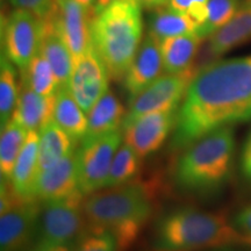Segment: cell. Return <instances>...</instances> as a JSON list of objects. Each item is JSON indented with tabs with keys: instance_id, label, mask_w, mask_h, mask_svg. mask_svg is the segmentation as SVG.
Masks as SVG:
<instances>
[{
	"instance_id": "10",
	"label": "cell",
	"mask_w": 251,
	"mask_h": 251,
	"mask_svg": "<svg viewBox=\"0 0 251 251\" xmlns=\"http://www.w3.org/2000/svg\"><path fill=\"white\" fill-rule=\"evenodd\" d=\"M179 108L148 113L122 127L125 143L142 157L151 155L163 146L177 124Z\"/></svg>"
},
{
	"instance_id": "20",
	"label": "cell",
	"mask_w": 251,
	"mask_h": 251,
	"mask_svg": "<svg viewBox=\"0 0 251 251\" xmlns=\"http://www.w3.org/2000/svg\"><path fill=\"white\" fill-rule=\"evenodd\" d=\"M126 114V108L120 100L111 91H107L87 113L89 125L84 139H92L122 130Z\"/></svg>"
},
{
	"instance_id": "36",
	"label": "cell",
	"mask_w": 251,
	"mask_h": 251,
	"mask_svg": "<svg viewBox=\"0 0 251 251\" xmlns=\"http://www.w3.org/2000/svg\"><path fill=\"white\" fill-rule=\"evenodd\" d=\"M71 246H57V247H50V248H41L33 246L30 249L27 251H71Z\"/></svg>"
},
{
	"instance_id": "2",
	"label": "cell",
	"mask_w": 251,
	"mask_h": 251,
	"mask_svg": "<svg viewBox=\"0 0 251 251\" xmlns=\"http://www.w3.org/2000/svg\"><path fill=\"white\" fill-rule=\"evenodd\" d=\"M229 246L251 247V236L242 233L221 213L185 207L157 222L153 251H201Z\"/></svg>"
},
{
	"instance_id": "31",
	"label": "cell",
	"mask_w": 251,
	"mask_h": 251,
	"mask_svg": "<svg viewBox=\"0 0 251 251\" xmlns=\"http://www.w3.org/2000/svg\"><path fill=\"white\" fill-rule=\"evenodd\" d=\"M208 2L209 0H170L169 6L175 11L190 15L200 27L206 20Z\"/></svg>"
},
{
	"instance_id": "18",
	"label": "cell",
	"mask_w": 251,
	"mask_h": 251,
	"mask_svg": "<svg viewBox=\"0 0 251 251\" xmlns=\"http://www.w3.org/2000/svg\"><path fill=\"white\" fill-rule=\"evenodd\" d=\"M251 40V0L240 9L224 27L209 36L208 51L214 57Z\"/></svg>"
},
{
	"instance_id": "35",
	"label": "cell",
	"mask_w": 251,
	"mask_h": 251,
	"mask_svg": "<svg viewBox=\"0 0 251 251\" xmlns=\"http://www.w3.org/2000/svg\"><path fill=\"white\" fill-rule=\"evenodd\" d=\"M140 2L142 7L146 8H157L161 7V6H164L166 4H169L170 0H137Z\"/></svg>"
},
{
	"instance_id": "8",
	"label": "cell",
	"mask_w": 251,
	"mask_h": 251,
	"mask_svg": "<svg viewBox=\"0 0 251 251\" xmlns=\"http://www.w3.org/2000/svg\"><path fill=\"white\" fill-rule=\"evenodd\" d=\"M42 20L25 9L15 8L2 19V55L23 71L39 54Z\"/></svg>"
},
{
	"instance_id": "12",
	"label": "cell",
	"mask_w": 251,
	"mask_h": 251,
	"mask_svg": "<svg viewBox=\"0 0 251 251\" xmlns=\"http://www.w3.org/2000/svg\"><path fill=\"white\" fill-rule=\"evenodd\" d=\"M51 18L68 48L70 49L75 62L78 61L92 46V12L76 0H56Z\"/></svg>"
},
{
	"instance_id": "14",
	"label": "cell",
	"mask_w": 251,
	"mask_h": 251,
	"mask_svg": "<svg viewBox=\"0 0 251 251\" xmlns=\"http://www.w3.org/2000/svg\"><path fill=\"white\" fill-rule=\"evenodd\" d=\"M164 70L161 42L148 34L141 42L136 55L124 78V87L131 102L139 94L161 77Z\"/></svg>"
},
{
	"instance_id": "7",
	"label": "cell",
	"mask_w": 251,
	"mask_h": 251,
	"mask_svg": "<svg viewBox=\"0 0 251 251\" xmlns=\"http://www.w3.org/2000/svg\"><path fill=\"white\" fill-rule=\"evenodd\" d=\"M122 142L121 130L81 140L75 152L78 188L83 196H90L105 188L113 158Z\"/></svg>"
},
{
	"instance_id": "19",
	"label": "cell",
	"mask_w": 251,
	"mask_h": 251,
	"mask_svg": "<svg viewBox=\"0 0 251 251\" xmlns=\"http://www.w3.org/2000/svg\"><path fill=\"white\" fill-rule=\"evenodd\" d=\"M55 96L43 97L21 84L17 107L12 119L17 120L28 130H40L52 120Z\"/></svg>"
},
{
	"instance_id": "6",
	"label": "cell",
	"mask_w": 251,
	"mask_h": 251,
	"mask_svg": "<svg viewBox=\"0 0 251 251\" xmlns=\"http://www.w3.org/2000/svg\"><path fill=\"white\" fill-rule=\"evenodd\" d=\"M83 193L46 202L35 247L74 246L85 231L87 222L83 209Z\"/></svg>"
},
{
	"instance_id": "37",
	"label": "cell",
	"mask_w": 251,
	"mask_h": 251,
	"mask_svg": "<svg viewBox=\"0 0 251 251\" xmlns=\"http://www.w3.org/2000/svg\"><path fill=\"white\" fill-rule=\"evenodd\" d=\"M113 1H114V0H97L96 5H94V8H93V17L100 13L101 11H103V9L107 7L108 5H111Z\"/></svg>"
},
{
	"instance_id": "30",
	"label": "cell",
	"mask_w": 251,
	"mask_h": 251,
	"mask_svg": "<svg viewBox=\"0 0 251 251\" xmlns=\"http://www.w3.org/2000/svg\"><path fill=\"white\" fill-rule=\"evenodd\" d=\"M71 251H121V248L111 231L86 227Z\"/></svg>"
},
{
	"instance_id": "9",
	"label": "cell",
	"mask_w": 251,
	"mask_h": 251,
	"mask_svg": "<svg viewBox=\"0 0 251 251\" xmlns=\"http://www.w3.org/2000/svg\"><path fill=\"white\" fill-rule=\"evenodd\" d=\"M197 71L192 67L183 72L166 74L159 77L129 102V109L122 127L148 113L179 108Z\"/></svg>"
},
{
	"instance_id": "38",
	"label": "cell",
	"mask_w": 251,
	"mask_h": 251,
	"mask_svg": "<svg viewBox=\"0 0 251 251\" xmlns=\"http://www.w3.org/2000/svg\"><path fill=\"white\" fill-rule=\"evenodd\" d=\"M76 1L79 2L80 5H83L84 7L90 9V11L92 12V15H93V8H94V5H96L97 0H76Z\"/></svg>"
},
{
	"instance_id": "11",
	"label": "cell",
	"mask_w": 251,
	"mask_h": 251,
	"mask_svg": "<svg viewBox=\"0 0 251 251\" xmlns=\"http://www.w3.org/2000/svg\"><path fill=\"white\" fill-rule=\"evenodd\" d=\"M108 71L93 46L75 62L69 90L85 113L108 91Z\"/></svg>"
},
{
	"instance_id": "17",
	"label": "cell",
	"mask_w": 251,
	"mask_h": 251,
	"mask_svg": "<svg viewBox=\"0 0 251 251\" xmlns=\"http://www.w3.org/2000/svg\"><path fill=\"white\" fill-rule=\"evenodd\" d=\"M39 174V130H29L9 181L19 196L36 198L35 187Z\"/></svg>"
},
{
	"instance_id": "29",
	"label": "cell",
	"mask_w": 251,
	"mask_h": 251,
	"mask_svg": "<svg viewBox=\"0 0 251 251\" xmlns=\"http://www.w3.org/2000/svg\"><path fill=\"white\" fill-rule=\"evenodd\" d=\"M241 6V0H209L206 20L197 33L202 39L212 36L236 14Z\"/></svg>"
},
{
	"instance_id": "3",
	"label": "cell",
	"mask_w": 251,
	"mask_h": 251,
	"mask_svg": "<svg viewBox=\"0 0 251 251\" xmlns=\"http://www.w3.org/2000/svg\"><path fill=\"white\" fill-rule=\"evenodd\" d=\"M87 227L108 230L121 251L135 242L152 214V198L143 184L130 183L90 194L83 201Z\"/></svg>"
},
{
	"instance_id": "4",
	"label": "cell",
	"mask_w": 251,
	"mask_h": 251,
	"mask_svg": "<svg viewBox=\"0 0 251 251\" xmlns=\"http://www.w3.org/2000/svg\"><path fill=\"white\" fill-rule=\"evenodd\" d=\"M142 37V6L137 0H114L92 18L91 42L113 80H124Z\"/></svg>"
},
{
	"instance_id": "24",
	"label": "cell",
	"mask_w": 251,
	"mask_h": 251,
	"mask_svg": "<svg viewBox=\"0 0 251 251\" xmlns=\"http://www.w3.org/2000/svg\"><path fill=\"white\" fill-rule=\"evenodd\" d=\"M153 9L155 11L148 20V34L159 42L169 37L186 35L198 31V24L186 13L175 11L170 6L165 8L161 6Z\"/></svg>"
},
{
	"instance_id": "33",
	"label": "cell",
	"mask_w": 251,
	"mask_h": 251,
	"mask_svg": "<svg viewBox=\"0 0 251 251\" xmlns=\"http://www.w3.org/2000/svg\"><path fill=\"white\" fill-rule=\"evenodd\" d=\"M235 226L244 234L251 236V206L243 208L235 219Z\"/></svg>"
},
{
	"instance_id": "15",
	"label": "cell",
	"mask_w": 251,
	"mask_h": 251,
	"mask_svg": "<svg viewBox=\"0 0 251 251\" xmlns=\"http://www.w3.org/2000/svg\"><path fill=\"white\" fill-rule=\"evenodd\" d=\"M80 192L77 183L75 152L64 157L55 165L40 171L36 180L35 197L45 202L70 198Z\"/></svg>"
},
{
	"instance_id": "23",
	"label": "cell",
	"mask_w": 251,
	"mask_h": 251,
	"mask_svg": "<svg viewBox=\"0 0 251 251\" xmlns=\"http://www.w3.org/2000/svg\"><path fill=\"white\" fill-rule=\"evenodd\" d=\"M75 141L55 124L49 121L39 130L40 171L55 165L74 152Z\"/></svg>"
},
{
	"instance_id": "26",
	"label": "cell",
	"mask_w": 251,
	"mask_h": 251,
	"mask_svg": "<svg viewBox=\"0 0 251 251\" xmlns=\"http://www.w3.org/2000/svg\"><path fill=\"white\" fill-rule=\"evenodd\" d=\"M21 84L43 97L55 96L59 89L54 70L40 52L21 71Z\"/></svg>"
},
{
	"instance_id": "1",
	"label": "cell",
	"mask_w": 251,
	"mask_h": 251,
	"mask_svg": "<svg viewBox=\"0 0 251 251\" xmlns=\"http://www.w3.org/2000/svg\"><path fill=\"white\" fill-rule=\"evenodd\" d=\"M251 120V55L197 71L178 111L171 147L185 149L211 131Z\"/></svg>"
},
{
	"instance_id": "16",
	"label": "cell",
	"mask_w": 251,
	"mask_h": 251,
	"mask_svg": "<svg viewBox=\"0 0 251 251\" xmlns=\"http://www.w3.org/2000/svg\"><path fill=\"white\" fill-rule=\"evenodd\" d=\"M39 52L54 70L59 87H69L74 72L75 59L67 43L57 30L51 15L42 20V34Z\"/></svg>"
},
{
	"instance_id": "28",
	"label": "cell",
	"mask_w": 251,
	"mask_h": 251,
	"mask_svg": "<svg viewBox=\"0 0 251 251\" xmlns=\"http://www.w3.org/2000/svg\"><path fill=\"white\" fill-rule=\"evenodd\" d=\"M17 71L14 64L5 55L0 61V121L1 127L13 117L19 99Z\"/></svg>"
},
{
	"instance_id": "21",
	"label": "cell",
	"mask_w": 251,
	"mask_h": 251,
	"mask_svg": "<svg viewBox=\"0 0 251 251\" xmlns=\"http://www.w3.org/2000/svg\"><path fill=\"white\" fill-rule=\"evenodd\" d=\"M83 108L75 100L69 87H59L55 94L52 120L75 142L83 140L87 131V118Z\"/></svg>"
},
{
	"instance_id": "13",
	"label": "cell",
	"mask_w": 251,
	"mask_h": 251,
	"mask_svg": "<svg viewBox=\"0 0 251 251\" xmlns=\"http://www.w3.org/2000/svg\"><path fill=\"white\" fill-rule=\"evenodd\" d=\"M37 198H24L0 214V251H25L37 226Z\"/></svg>"
},
{
	"instance_id": "22",
	"label": "cell",
	"mask_w": 251,
	"mask_h": 251,
	"mask_svg": "<svg viewBox=\"0 0 251 251\" xmlns=\"http://www.w3.org/2000/svg\"><path fill=\"white\" fill-rule=\"evenodd\" d=\"M202 40L198 33L163 40L161 52L166 74H178L192 68V62Z\"/></svg>"
},
{
	"instance_id": "5",
	"label": "cell",
	"mask_w": 251,
	"mask_h": 251,
	"mask_svg": "<svg viewBox=\"0 0 251 251\" xmlns=\"http://www.w3.org/2000/svg\"><path fill=\"white\" fill-rule=\"evenodd\" d=\"M234 153L235 137L230 126L211 131L185 148L176 164V183L188 191L221 186L231 172Z\"/></svg>"
},
{
	"instance_id": "32",
	"label": "cell",
	"mask_w": 251,
	"mask_h": 251,
	"mask_svg": "<svg viewBox=\"0 0 251 251\" xmlns=\"http://www.w3.org/2000/svg\"><path fill=\"white\" fill-rule=\"evenodd\" d=\"M13 7L30 12L41 20L49 18L55 9L56 0H8Z\"/></svg>"
},
{
	"instance_id": "27",
	"label": "cell",
	"mask_w": 251,
	"mask_h": 251,
	"mask_svg": "<svg viewBox=\"0 0 251 251\" xmlns=\"http://www.w3.org/2000/svg\"><path fill=\"white\" fill-rule=\"evenodd\" d=\"M141 157L127 143L121 144L113 158L105 187H118L133 181L141 169Z\"/></svg>"
},
{
	"instance_id": "34",
	"label": "cell",
	"mask_w": 251,
	"mask_h": 251,
	"mask_svg": "<svg viewBox=\"0 0 251 251\" xmlns=\"http://www.w3.org/2000/svg\"><path fill=\"white\" fill-rule=\"evenodd\" d=\"M241 165H242V171L248 179L251 180V134L246 141L243 150L242 158H241Z\"/></svg>"
},
{
	"instance_id": "25",
	"label": "cell",
	"mask_w": 251,
	"mask_h": 251,
	"mask_svg": "<svg viewBox=\"0 0 251 251\" xmlns=\"http://www.w3.org/2000/svg\"><path fill=\"white\" fill-rule=\"evenodd\" d=\"M27 128L20 125L17 120L11 119L7 124L1 127L0 137V172L1 178L11 179L14 165L20 155L25 141L28 135Z\"/></svg>"
}]
</instances>
